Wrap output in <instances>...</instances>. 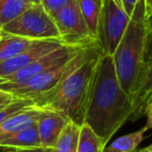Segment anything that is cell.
Segmentation results:
<instances>
[{"label":"cell","instance_id":"obj_1","mask_svg":"<svg viewBox=\"0 0 152 152\" xmlns=\"http://www.w3.org/2000/svg\"><path fill=\"white\" fill-rule=\"evenodd\" d=\"M132 113V100L120 87L112 56L102 53L92 78L84 124L108 145Z\"/></svg>","mask_w":152,"mask_h":152},{"label":"cell","instance_id":"obj_2","mask_svg":"<svg viewBox=\"0 0 152 152\" xmlns=\"http://www.w3.org/2000/svg\"><path fill=\"white\" fill-rule=\"evenodd\" d=\"M102 54L97 48L54 89L32 99L42 110H53L63 114L79 126L84 124L87 102L96 64Z\"/></svg>","mask_w":152,"mask_h":152},{"label":"cell","instance_id":"obj_3","mask_svg":"<svg viewBox=\"0 0 152 152\" xmlns=\"http://www.w3.org/2000/svg\"><path fill=\"white\" fill-rule=\"evenodd\" d=\"M145 0H138L120 43L112 55L120 87L130 97L142 67L147 35Z\"/></svg>","mask_w":152,"mask_h":152},{"label":"cell","instance_id":"obj_4","mask_svg":"<svg viewBox=\"0 0 152 152\" xmlns=\"http://www.w3.org/2000/svg\"><path fill=\"white\" fill-rule=\"evenodd\" d=\"M99 48L98 44L82 48L75 56H72L66 63L55 67L47 72L29 79L28 81L16 87H6L0 90L6 93H10L14 98H22V99H34L47 92L54 89L58 83H60L68 74L76 70L95 49Z\"/></svg>","mask_w":152,"mask_h":152},{"label":"cell","instance_id":"obj_5","mask_svg":"<svg viewBox=\"0 0 152 152\" xmlns=\"http://www.w3.org/2000/svg\"><path fill=\"white\" fill-rule=\"evenodd\" d=\"M0 33L17 36L29 40L59 39L54 20L44 10L42 4H33L18 18L2 26Z\"/></svg>","mask_w":152,"mask_h":152},{"label":"cell","instance_id":"obj_6","mask_svg":"<svg viewBox=\"0 0 152 152\" xmlns=\"http://www.w3.org/2000/svg\"><path fill=\"white\" fill-rule=\"evenodd\" d=\"M129 18L115 0H102V14L97 30V42L102 54H114L123 37Z\"/></svg>","mask_w":152,"mask_h":152},{"label":"cell","instance_id":"obj_7","mask_svg":"<svg viewBox=\"0 0 152 152\" xmlns=\"http://www.w3.org/2000/svg\"><path fill=\"white\" fill-rule=\"evenodd\" d=\"M59 33V39L65 46L88 47L97 43L90 37L77 0L52 17Z\"/></svg>","mask_w":152,"mask_h":152},{"label":"cell","instance_id":"obj_8","mask_svg":"<svg viewBox=\"0 0 152 152\" xmlns=\"http://www.w3.org/2000/svg\"><path fill=\"white\" fill-rule=\"evenodd\" d=\"M152 100V27L147 26L146 42L142 67L132 96V113L128 121L134 122L145 116V110Z\"/></svg>","mask_w":152,"mask_h":152},{"label":"cell","instance_id":"obj_9","mask_svg":"<svg viewBox=\"0 0 152 152\" xmlns=\"http://www.w3.org/2000/svg\"><path fill=\"white\" fill-rule=\"evenodd\" d=\"M82 48H85V47L63 46L52 51V52L48 53V54L44 55L40 59H36L35 62L29 64L26 67L17 71L15 74L8 76L6 78L7 81L0 85V90L20 85L22 83L28 81L29 79L44 73V72L49 71V70L53 69L55 67H58V66L69 61Z\"/></svg>","mask_w":152,"mask_h":152},{"label":"cell","instance_id":"obj_10","mask_svg":"<svg viewBox=\"0 0 152 152\" xmlns=\"http://www.w3.org/2000/svg\"><path fill=\"white\" fill-rule=\"evenodd\" d=\"M63 46L65 45L59 39L35 41L30 48H28L21 54L17 55L12 59L0 62V77L7 78L8 76L15 74L17 71L35 62L36 59H40L44 55Z\"/></svg>","mask_w":152,"mask_h":152},{"label":"cell","instance_id":"obj_11","mask_svg":"<svg viewBox=\"0 0 152 152\" xmlns=\"http://www.w3.org/2000/svg\"><path fill=\"white\" fill-rule=\"evenodd\" d=\"M69 120L63 114L53 110H42L36 122L42 148H53L56 145L62 130Z\"/></svg>","mask_w":152,"mask_h":152},{"label":"cell","instance_id":"obj_12","mask_svg":"<svg viewBox=\"0 0 152 152\" xmlns=\"http://www.w3.org/2000/svg\"><path fill=\"white\" fill-rule=\"evenodd\" d=\"M40 113L42 108L32 105L6 119L3 123L0 124V142L35 124Z\"/></svg>","mask_w":152,"mask_h":152},{"label":"cell","instance_id":"obj_13","mask_svg":"<svg viewBox=\"0 0 152 152\" xmlns=\"http://www.w3.org/2000/svg\"><path fill=\"white\" fill-rule=\"evenodd\" d=\"M0 147L5 149L42 148L36 123L0 142Z\"/></svg>","mask_w":152,"mask_h":152},{"label":"cell","instance_id":"obj_14","mask_svg":"<svg viewBox=\"0 0 152 152\" xmlns=\"http://www.w3.org/2000/svg\"><path fill=\"white\" fill-rule=\"evenodd\" d=\"M37 40L0 33V62L12 59L30 48Z\"/></svg>","mask_w":152,"mask_h":152},{"label":"cell","instance_id":"obj_15","mask_svg":"<svg viewBox=\"0 0 152 152\" xmlns=\"http://www.w3.org/2000/svg\"><path fill=\"white\" fill-rule=\"evenodd\" d=\"M90 37L96 42L98 24L102 14V0H77ZM97 43V42H96Z\"/></svg>","mask_w":152,"mask_h":152},{"label":"cell","instance_id":"obj_16","mask_svg":"<svg viewBox=\"0 0 152 152\" xmlns=\"http://www.w3.org/2000/svg\"><path fill=\"white\" fill-rule=\"evenodd\" d=\"M81 126L69 121L62 130L56 145L53 148H45L42 152H76Z\"/></svg>","mask_w":152,"mask_h":152},{"label":"cell","instance_id":"obj_17","mask_svg":"<svg viewBox=\"0 0 152 152\" xmlns=\"http://www.w3.org/2000/svg\"><path fill=\"white\" fill-rule=\"evenodd\" d=\"M145 128H141L130 133L124 134L114 140L110 145H106L104 152H137L138 147L144 140Z\"/></svg>","mask_w":152,"mask_h":152},{"label":"cell","instance_id":"obj_18","mask_svg":"<svg viewBox=\"0 0 152 152\" xmlns=\"http://www.w3.org/2000/svg\"><path fill=\"white\" fill-rule=\"evenodd\" d=\"M32 5L30 0H0V28L18 18Z\"/></svg>","mask_w":152,"mask_h":152},{"label":"cell","instance_id":"obj_19","mask_svg":"<svg viewBox=\"0 0 152 152\" xmlns=\"http://www.w3.org/2000/svg\"><path fill=\"white\" fill-rule=\"evenodd\" d=\"M106 145L86 124L80 128L78 146L76 152H104Z\"/></svg>","mask_w":152,"mask_h":152},{"label":"cell","instance_id":"obj_20","mask_svg":"<svg viewBox=\"0 0 152 152\" xmlns=\"http://www.w3.org/2000/svg\"><path fill=\"white\" fill-rule=\"evenodd\" d=\"M34 105L31 99H22V98H14L8 104L0 110V124L3 123L6 119L12 117V115L21 112L24 108Z\"/></svg>","mask_w":152,"mask_h":152},{"label":"cell","instance_id":"obj_21","mask_svg":"<svg viewBox=\"0 0 152 152\" xmlns=\"http://www.w3.org/2000/svg\"><path fill=\"white\" fill-rule=\"evenodd\" d=\"M72 1V0H44L40 4L42 5L44 10L51 17H53L59 10H61L63 7L68 5Z\"/></svg>","mask_w":152,"mask_h":152},{"label":"cell","instance_id":"obj_22","mask_svg":"<svg viewBox=\"0 0 152 152\" xmlns=\"http://www.w3.org/2000/svg\"><path fill=\"white\" fill-rule=\"evenodd\" d=\"M137 2H138V0H119V3H120L122 10L125 12V14L128 17L132 16V12H134V7L137 5Z\"/></svg>","mask_w":152,"mask_h":152},{"label":"cell","instance_id":"obj_23","mask_svg":"<svg viewBox=\"0 0 152 152\" xmlns=\"http://www.w3.org/2000/svg\"><path fill=\"white\" fill-rule=\"evenodd\" d=\"M145 116L147 117V121H146V124H145L144 128L147 131V130L152 128V100L150 101V103L147 105L146 110H145Z\"/></svg>","mask_w":152,"mask_h":152},{"label":"cell","instance_id":"obj_24","mask_svg":"<svg viewBox=\"0 0 152 152\" xmlns=\"http://www.w3.org/2000/svg\"><path fill=\"white\" fill-rule=\"evenodd\" d=\"M12 99H14V97H12V94L6 93L4 91H0V104L10 103Z\"/></svg>","mask_w":152,"mask_h":152},{"label":"cell","instance_id":"obj_25","mask_svg":"<svg viewBox=\"0 0 152 152\" xmlns=\"http://www.w3.org/2000/svg\"><path fill=\"white\" fill-rule=\"evenodd\" d=\"M44 148H36V149H8V151L4 152H42Z\"/></svg>","mask_w":152,"mask_h":152},{"label":"cell","instance_id":"obj_26","mask_svg":"<svg viewBox=\"0 0 152 152\" xmlns=\"http://www.w3.org/2000/svg\"><path fill=\"white\" fill-rule=\"evenodd\" d=\"M145 5H146L147 16H150L152 14V0H145Z\"/></svg>","mask_w":152,"mask_h":152},{"label":"cell","instance_id":"obj_27","mask_svg":"<svg viewBox=\"0 0 152 152\" xmlns=\"http://www.w3.org/2000/svg\"><path fill=\"white\" fill-rule=\"evenodd\" d=\"M138 151H140V152H152V143L151 144H149L148 146H146L145 148L141 149V150H138Z\"/></svg>","mask_w":152,"mask_h":152},{"label":"cell","instance_id":"obj_28","mask_svg":"<svg viewBox=\"0 0 152 152\" xmlns=\"http://www.w3.org/2000/svg\"><path fill=\"white\" fill-rule=\"evenodd\" d=\"M147 26L152 27V14L147 17Z\"/></svg>","mask_w":152,"mask_h":152},{"label":"cell","instance_id":"obj_29","mask_svg":"<svg viewBox=\"0 0 152 152\" xmlns=\"http://www.w3.org/2000/svg\"><path fill=\"white\" fill-rule=\"evenodd\" d=\"M44 0H30V2L32 4H40Z\"/></svg>","mask_w":152,"mask_h":152},{"label":"cell","instance_id":"obj_30","mask_svg":"<svg viewBox=\"0 0 152 152\" xmlns=\"http://www.w3.org/2000/svg\"><path fill=\"white\" fill-rule=\"evenodd\" d=\"M6 81H7V79H6V78H4V77H0V85L6 82Z\"/></svg>","mask_w":152,"mask_h":152},{"label":"cell","instance_id":"obj_31","mask_svg":"<svg viewBox=\"0 0 152 152\" xmlns=\"http://www.w3.org/2000/svg\"><path fill=\"white\" fill-rule=\"evenodd\" d=\"M115 1H117V2H118V3H119V0H115ZM119 4H120V3H119Z\"/></svg>","mask_w":152,"mask_h":152},{"label":"cell","instance_id":"obj_32","mask_svg":"<svg viewBox=\"0 0 152 152\" xmlns=\"http://www.w3.org/2000/svg\"><path fill=\"white\" fill-rule=\"evenodd\" d=\"M137 152H140V151H137Z\"/></svg>","mask_w":152,"mask_h":152}]
</instances>
